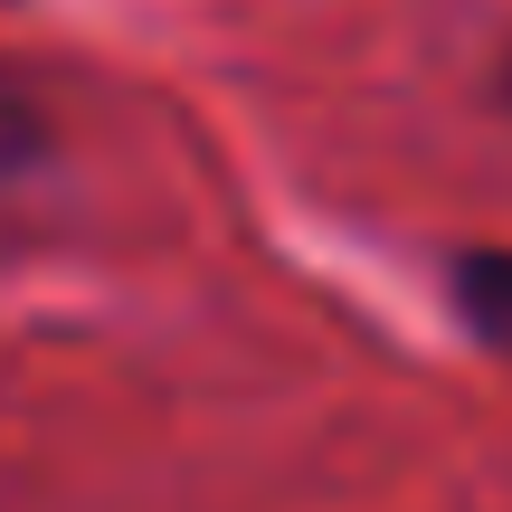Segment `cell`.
Returning <instances> with one entry per match:
<instances>
[{
	"mask_svg": "<svg viewBox=\"0 0 512 512\" xmlns=\"http://www.w3.org/2000/svg\"><path fill=\"white\" fill-rule=\"evenodd\" d=\"M38 162H48V105L29 95L19 67H0V190H19Z\"/></svg>",
	"mask_w": 512,
	"mask_h": 512,
	"instance_id": "cell-2",
	"label": "cell"
},
{
	"mask_svg": "<svg viewBox=\"0 0 512 512\" xmlns=\"http://www.w3.org/2000/svg\"><path fill=\"white\" fill-rule=\"evenodd\" d=\"M503 95H512V76H503Z\"/></svg>",
	"mask_w": 512,
	"mask_h": 512,
	"instance_id": "cell-3",
	"label": "cell"
},
{
	"mask_svg": "<svg viewBox=\"0 0 512 512\" xmlns=\"http://www.w3.org/2000/svg\"><path fill=\"white\" fill-rule=\"evenodd\" d=\"M446 304H456V323L475 332L484 351L512 361V247H465L456 266H446Z\"/></svg>",
	"mask_w": 512,
	"mask_h": 512,
	"instance_id": "cell-1",
	"label": "cell"
}]
</instances>
